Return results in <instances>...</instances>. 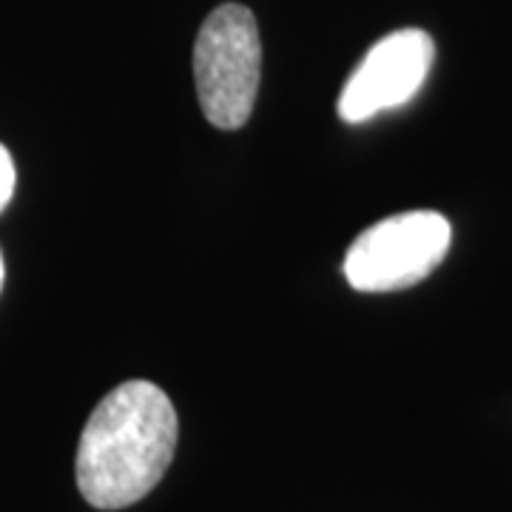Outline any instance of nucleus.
I'll return each instance as SVG.
<instances>
[{
  "mask_svg": "<svg viewBox=\"0 0 512 512\" xmlns=\"http://www.w3.org/2000/svg\"><path fill=\"white\" fill-rule=\"evenodd\" d=\"M180 421L163 387L131 379L114 387L83 427L74 476L97 510H123L146 498L171 467Z\"/></svg>",
  "mask_w": 512,
  "mask_h": 512,
  "instance_id": "f257e3e1",
  "label": "nucleus"
},
{
  "mask_svg": "<svg viewBox=\"0 0 512 512\" xmlns=\"http://www.w3.org/2000/svg\"><path fill=\"white\" fill-rule=\"evenodd\" d=\"M262 74V40L254 12L222 3L194 43V80L205 120L222 131H237L254 114Z\"/></svg>",
  "mask_w": 512,
  "mask_h": 512,
  "instance_id": "f03ea898",
  "label": "nucleus"
},
{
  "mask_svg": "<svg viewBox=\"0 0 512 512\" xmlns=\"http://www.w3.org/2000/svg\"><path fill=\"white\" fill-rule=\"evenodd\" d=\"M453 225L439 211H404L370 225L350 242L342 271L362 293H390L419 285L444 262Z\"/></svg>",
  "mask_w": 512,
  "mask_h": 512,
  "instance_id": "7ed1b4c3",
  "label": "nucleus"
},
{
  "mask_svg": "<svg viewBox=\"0 0 512 512\" xmlns=\"http://www.w3.org/2000/svg\"><path fill=\"white\" fill-rule=\"evenodd\" d=\"M436 43L421 29H399L373 43L339 94V117L356 126L399 109L421 92L433 69Z\"/></svg>",
  "mask_w": 512,
  "mask_h": 512,
  "instance_id": "20e7f679",
  "label": "nucleus"
},
{
  "mask_svg": "<svg viewBox=\"0 0 512 512\" xmlns=\"http://www.w3.org/2000/svg\"><path fill=\"white\" fill-rule=\"evenodd\" d=\"M12 194H15V160L9 148L0 146V211L9 205Z\"/></svg>",
  "mask_w": 512,
  "mask_h": 512,
  "instance_id": "39448f33",
  "label": "nucleus"
},
{
  "mask_svg": "<svg viewBox=\"0 0 512 512\" xmlns=\"http://www.w3.org/2000/svg\"><path fill=\"white\" fill-rule=\"evenodd\" d=\"M3 276H6V265H3V254H0V291H3Z\"/></svg>",
  "mask_w": 512,
  "mask_h": 512,
  "instance_id": "423d86ee",
  "label": "nucleus"
}]
</instances>
